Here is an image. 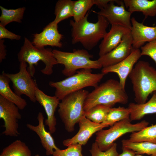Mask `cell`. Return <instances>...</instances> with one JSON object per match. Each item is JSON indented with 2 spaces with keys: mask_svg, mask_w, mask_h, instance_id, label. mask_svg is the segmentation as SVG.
Segmentation results:
<instances>
[{
  "mask_svg": "<svg viewBox=\"0 0 156 156\" xmlns=\"http://www.w3.org/2000/svg\"><path fill=\"white\" fill-rule=\"evenodd\" d=\"M140 49H133L129 55L121 62L113 65L102 68L101 73L105 75L110 73L117 74L119 78L120 84L125 90L126 79L135 65L141 57Z\"/></svg>",
  "mask_w": 156,
  "mask_h": 156,
  "instance_id": "obj_14",
  "label": "cell"
},
{
  "mask_svg": "<svg viewBox=\"0 0 156 156\" xmlns=\"http://www.w3.org/2000/svg\"><path fill=\"white\" fill-rule=\"evenodd\" d=\"M34 156H39L38 154H36Z\"/></svg>",
  "mask_w": 156,
  "mask_h": 156,
  "instance_id": "obj_39",
  "label": "cell"
},
{
  "mask_svg": "<svg viewBox=\"0 0 156 156\" xmlns=\"http://www.w3.org/2000/svg\"><path fill=\"white\" fill-rule=\"evenodd\" d=\"M78 123V132L72 138L63 140L62 143L64 146L68 147L76 144L84 145L93 134L105 127L110 126L109 124L93 122L85 116L80 120Z\"/></svg>",
  "mask_w": 156,
  "mask_h": 156,
  "instance_id": "obj_13",
  "label": "cell"
},
{
  "mask_svg": "<svg viewBox=\"0 0 156 156\" xmlns=\"http://www.w3.org/2000/svg\"><path fill=\"white\" fill-rule=\"evenodd\" d=\"M19 108L14 103L0 95V118L4 122L5 129L2 134L7 136L18 137V121L22 118Z\"/></svg>",
  "mask_w": 156,
  "mask_h": 156,
  "instance_id": "obj_10",
  "label": "cell"
},
{
  "mask_svg": "<svg viewBox=\"0 0 156 156\" xmlns=\"http://www.w3.org/2000/svg\"><path fill=\"white\" fill-rule=\"evenodd\" d=\"M37 119L38 124L36 126L29 123L26 124L27 127L36 133L40 138L42 146L46 150L47 156L52 155L54 151L60 149L55 144L51 133L46 131L44 122V117L41 112L38 113Z\"/></svg>",
  "mask_w": 156,
  "mask_h": 156,
  "instance_id": "obj_19",
  "label": "cell"
},
{
  "mask_svg": "<svg viewBox=\"0 0 156 156\" xmlns=\"http://www.w3.org/2000/svg\"><path fill=\"white\" fill-rule=\"evenodd\" d=\"M122 152L117 156H135L136 155L133 151L126 147H122Z\"/></svg>",
  "mask_w": 156,
  "mask_h": 156,
  "instance_id": "obj_36",
  "label": "cell"
},
{
  "mask_svg": "<svg viewBox=\"0 0 156 156\" xmlns=\"http://www.w3.org/2000/svg\"><path fill=\"white\" fill-rule=\"evenodd\" d=\"M94 0H78L74 1L73 20L78 22L86 16L89 10L94 5Z\"/></svg>",
  "mask_w": 156,
  "mask_h": 156,
  "instance_id": "obj_30",
  "label": "cell"
},
{
  "mask_svg": "<svg viewBox=\"0 0 156 156\" xmlns=\"http://www.w3.org/2000/svg\"><path fill=\"white\" fill-rule=\"evenodd\" d=\"M27 64L25 62H20L19 72L15 74L6 73L4 71L2 74L8 77L12 84L14 92L21 96L24 94L32 102H36L35 96L36 83L27 69Z\"/></svg>",
  "mask_w": 156,
  "mask_h": 156,
  "instance_id": "obj_9",
  "label": "cell"
},
{
  "mask_svg": "<svg viewBox=\"0 0 156 156\" xmlns=\"http://www.w3.org/2000/svg\"><path fill=\"white\" fill-rule=\"evenodd\" d=\"M115 1L116 0H112L100 11H94V12L104 17L111 25H119L131 30L132 14L125 9L123 2L120 5H117L114 4Z\"/></svg>",
  "mask_w": 156,
  "mask_h": 156,
  "instance_id": "obj_11",
  "label": "cell"
},
{
  "mask_svg": "<svg viewBox=\"0 0 156 156\" xmlns=\"http://www.w3.org/2000/svg\"><path fill=\"white\" fill-rule=\"evenodd\" d=\"M94 4L100 10L104 8L112 0H94Z\"/></svg>",
  "mask_w": 156,
  "mask_h": 156,
  "instance_id": "obj_37",
  "label": "cell"
},
{
  "mask_svg": "<svg viewBox=\"0 0 156 156\" xmlns=\"http://www.w3.org/2000/svg\"><path fill=\"white\" fill-rule=\"evenodd\" d=\"M109 31L103 38L99 46V57L109 52L120 43L123 38L131 30L126 27L117 25H113Z\"/></svg>",
  "mask_w": 156,
  "mask_h": 156,
  "instance_id": "obj_18",
  "label": "cell"
},
{
  "mask_svg": "<svg viewBox=\"0 0 156 156\" xmlns=\"http://www.w3.org/2000/svg\"><path fill=\"white\" fill-rule=\"evenodd\" d=\"M128 96L121 87L119 81L110 79L95 88L87 95L83 108L87 111L98 105H109L112 107L117 103H127Z\"/></svg>",
  "mask_w": 156,
  "mask_h": 156,
  "instance_id": "obj_2",
  "label": "cell"
},
{
  "mask_svg": "<svg viewBox=\"0 0 156 156\" xmlns=\"http://www.w3.org/2000/svg\"><path fill=\"white\" fill-rule=\"evenodd\" d=\"M128 139L133 142H147L156 144V124L132 133Z\"/></svg>",
  "mask_w": 156,
  "mask_h": 156,
  "instance_id": "obj_26",
  "label": "cell"
},
{
  "mask_svg": "<svg viewBox=\"0 0 156 156\" xmlns=\"http://www.w3.org/2000/svg\"><path fill=\"white\" fill-rule=\"evenodd\" d=\"M128 107L130 111L131 121L139 120L147 114L156 113V91L147 102L141 104L131 102Z\"/></svg>",
  "mask_w": 156,
  "mask_h": 156,
  "instance_id": "obj_20",
  "label": "cell"
},
{
  "mask_svg": "<svg viewBox=\"0 0 156 156\" xmlns=\"http://www.w3.org/2000/svg\"><path fill=\"white\" fill-rule=\"evenodd\" d=\"M17 57L20 62H24L28 64L27 69L32 77L35 73L34 65H37L39 61H41L45 64L44 68L41 70V72L46 75L52 74L54 66L57 64L53 50L37 48L25 37L23 45L17 54Z\"/></svg>",
  "mask_w": 156,
  "mask_h": 156,
  "instance_id": "obj_6",
  "label": "cell"
},
{
  "mask_svg": "<svg viewBox=\"0 0 156 156\" xmlns=\"http://www.w3.org/2000/svg\"><path fill=\"white\" fill-rule=\"evenodd\" d=\"M89 93L82 89L68 94L60 103L58 113L68 132L73 131L75 125L85 116L84 104Z\"/></svg>",
  "mask_w": 156,
  "mask_h": 156,
  "instance_id": "obj_5",
  "label": "cell"
},
{
  "mask_svg": "<svg viewBox=\"0 0 156 156\" xmlns=\"http://www.w3.org/2000/svg\"><path fill=\"white\" fill-rule=\"evenodd\" d=\"M140 49L141 56L150 57L156 64V40L146 43L140 48Z\"/></svg>",
  "mask_w": 156,
  "mask_h": 156,
  "instance_id": "obj_33",
  "label": "cell"
},
{
  "mask_svg": "<svg viewBox=\"0 0 156 156\" xmlns=\"http://www.w3.org/2000/svg\"><path fill=\"white\" fill-rule=\"evenodd\" d=\"M131 31L124 36L118 45L113 50L97 60L102 68L115 64L128 57L133 50Z\"/></svg>",
  "mask_w": 156,
  "mask_h": 156,
  "instance_id": "obj_12",
  "label": "cell"
},
{
  "mask_svg": "<svg viewBox=\"0 0 156 156\" xmlns=\"http://www.w3.org/2000/svg\"><path fill=\"white\" fill-rule=\"evenodd\" d=\"M131 33L132 38V47L140 49L146 42L156 40V26L150 27L138 21L134 17L131 19Z\"/></svg>",
  "mask_w": 156,
  "mask_h": 156,
  "instance_id": "obj_17",
  "label": "cell"
},
{
  "mask_svg": "<svg viewBox=\"0 0 156 156\" xmlns=\"http://www.w3.org/2000/svg\"><path fill=\"white\" fill-rule=\"evenodd\" d=\"M102 73H93L91 69H82L74 75L57 82L50 81L49 85L55 88V96L61 100L68 94L88 87L94 88L103 77Z\"/></svg>",
  "mask_w": 156,
  "mask_h": 156,
  "instance_id": "obj_4",
  "label": "cell"
},
{
  "mask_svg": "<svg viewBox=\"0 0 156 156\" xmlns=\"http://www.w3.org/2000/svg\"><path fill=\"white\" fill-rule=\"evenodd\" d=\"M89 11L86 16L78 22L71 20V36L73 44L80 43L86 50L94 48L103 39L107 33L109 23L103 16L98 15V21L95 23L88 20Z\"/></svg>",
  "mask_w": 156,
  "mask_h": 156,
  "instance_id": "obj_1",
  "label": "cell"
},
{
  "mask_svg": "<svg viewBox=\"0 0 156 156\" xmlns=\"http://www.w3.org/2000/svg\"><path fill=\"white\" fill-rule=\"evenodd\" d=\"M136 103L146 102L150 94L156 91V69L148 62L138 61L129 75Z\"/></svg>",
  "mask_w": 156,
  "mask_h": 156,
  "instance_id": "obj_3",
  "label": "cell"
},
{
  "mask_svg": "<svg viewBox=\"0 0 156 156\" xmlns=\"http://www.w3.org/2000/svg\"><path fill=\"white\" fill-rule=\"evenodd\" d=\"M4 38L18 40L21 39V36L9 31L5 27L0 25V40Z\"/></svg>",
  "mask_w": 156,
  "mask_h": 156,
  "instance_id": "obj_34",
  "label": "cell"
},
{
  "mask_svg": "<svg viewBox=\"0 0 156 156\" xmlns=\"http://www.w3.org/2000/svg\"><path fill=\"white\" fill-rule=\"evenodd\" d=\"M57 63L64 65L62 74L69 77L74 75L79 69H99L102 68L98 60H92L93 55L85 49L75 50L72 52L53 50Z\"/></svg>",
  "mask_w": 156,
  "mask_h": 156,
  "instance_id": "obj_7",
  "label": "cell"
},
{
  "mask_svg": "<svg viewBox=\"0 0 156 156\" xmlns=\"http://www.w3.org/2000/svg\"><path fill=\"white\" fill-rule=\"evenodd\" d=\"M74 1L59 0L56 3L54 14L55 18L53 21L58 24L61 21L73 16Z\"/></svg>",
  "mask_w": 156,
  "mask_h": 156,
  "instance_id": "obj_24",
  "label": "cell"
},
{
  "mask_svg": "<svg viewBox=\"0 0 156 156\" xmlns=\"http://www.w3.org/2000/svg\"><path fill=\"white\" fill-rule=\"evenodd\" d=\"M31 152L25 143L16 140L4 148L0 156H31Z\"/></svg>",
  "mask_w": 156,
  "mask_h": 156,
  "instance_id": "obj_27",
  "label": "cell"
},
{
  "mask_svg": "<svg viewBox=\"0 0 156 156\" xmlns=\"http://www.w3.org/2000/svg\"><path fill=\"white\" fill-rule=\"evenodd\" d=\"M1 14L0 25L4 27L12 22H22L26 8L22 7L16 9H7L0 6Z\"/></svg>",
  "mask_w": 156,
  "mask_h": 156,
  "instance_id": "obj_25",
  "label": "cell"
},
{
  "mask_svg": "<svg viewBox=\"0 0 156 156\" xmlns=\"http://www.w3.org/2000/svg\"><path fill=\"white\" fill-rule=\"evenodd\" d=\"M10 80L2 74L0 75V95L14 103L20 110L23 109L27 103L26 100L13 92L9 86Z\"/></svg>",
  "mask_w": 156,
  "mask_h": 156,
  "instance_id": "obj_22",
  "label": "cell"
},
{
  "mask_svg": "<svg viewBox=\"0 0 156 156\" xmlns=\"http://www.w3.org/2000/svg\"><path fill=\"white\" fill-rule=\"evenodd\" d=\"M125 6L131 14L141 12L145 16H154L156 15V0H124Z\"/></svg>",
  "mask_w": 156,
  "mask_h": 156,
  "instance_id": "obj_21",
  "label": "cell"
},
{
  "mask_svg": "<svg viewBox=\"0 0 156 156\" xmlns=\"http://www.w3.org/2000/svg\"><path fill=\"white\" fill-rule=\"evenodd\" d=\"M82 145L76 144L70 145L64 149L54 151L52 156H83Z\"/></svg>",
  "mask_w": 156,
  "mask_h": 156,
  "instance_id": "obj_31",
  "label": "cell"
},
{
  "mask_svg": "<svg viewBox=\"0 0 156 156\" xmlns=\"http://www.w3.org/2000/svg\"><path fill=\"white\" fill-rule=\"evenodd\" d=\"M130 119L115 123L109 129H102L96 133L95 142L103 151L109 149L117 139L129 133L138 132L148 126L149 122L145 120L132 124Z\"/></svg>",
  "mask_w": 156,
  "mask_h": 156,
  "instance_id": "obj_8",
  "label": "cell"
},
{
  "mask_svg": "<svg viewBox=\"0 0 156 156\" xmlns=\"http://www.w3.org/2000/svg\"><path fill=\"white\" fill-rule=\"evenodd\" d=\"M4 40H0V62L5 58L6 55V51L5 47L4 44Z\"/></svg>",
  "mask_w": 156,
  "mask_h": 156,
  "instance_id": "obj_35",
  "label": "cell"
},
{
  "mask_svg": "<svg viewBox=\"0 0 156 156\" xmlns=\"http://www.w3.org/2000/svg\"><path fill=\"white\" fill-rule=\"evenodd\" d=\"M111 106L103 105H96L85 112V116L92 122L102 123L105 119Z\"/></svg>",
  "mask_w": 156,
  "mask_h": 156,
  "instance_id": "obj_29",
  "label": "cell"
},
{
  "mask_svg": "<svg viewBox=\"0 0 156 156\" xmlns=\"http://www.w3.org/2000/svg\"><path fill=\"white\" fill-rule=\"evenodd\" d=\"M130 112L128 107L120 106L117 107H111L102 123L109 124L111 126L116 122L130 119Z\"/></svg>",
  "mask_w": 156,
  "mask_h": 156,
  "instance_id": "obj_28",
  "label": "cell"
},
{
  "mask_svg": "<svg viewBox=\"0 0 156 156\" xmlns=\"http://www.w3.org/2000/svg\"><path fill=\"white\" fill-rule=\"evenodd\" d=\"M34 38L32 42L36 47L44 48L49 46L61 48L62 44L61 42L63 36L58 29V24L52 21L49 23L39 33L33 34Z\"/></svg>",
  "mask_w": 156,
  "mask_h": 156,
  "instance_id": "obj_16",
  "label": "cell"
},
{
  "mask_svg": "<svg viewBox=\"0 0 156 156\" xmlns=\"http://www.w3.org/2000/svg\"><path fill=\"white\" fill-rule=\"evenodd\" d=\"M90 151L91 156H117L118 155L117 151V144L115 142L109 149L103 151L99 149L95 142L92 144Z\"/></svg>",
  "mask_w": 156,
  "mask_h": 156,
  "instance_id": "obj_32",
  "label": "cell"
},
{
  "mask_svg": "<svg viewBox=\"0 0 156 156\" xmlns=\"http://www.w3.org/2000/svg\"><path fill=\"white\" fill-rule=\"evenodd\" d=\"M35 96L38 101L44 108L47 116L45 125L49 128V132L53 134L56 130V120L55 114L60 103V100L55 96H50L44 93L38 87L36 88Z\"/></svg>",
  "mask_w": 156,
  "mask_h": 156,
  "instance_id": "obj_15",
  "label": "cell"
},
{
  "mask_svg": "<svg viewBox=\"0 0 156 156\" xmlns=\"http://www.w3.org/2000/svg\"><path fill=\"white\" fill-rule=\"evenodd\" d=\"M135 156H143L141 155H136ZM150 156H153L151 155Z\"/></svg>",
  "mask_w": 156,
  "mask_h": 156,
  "instance_id": "obj_38",
  "label": "cell"
},
{
  "mask_svg": "<svg viewBox=\"0 0 156 156\" xmlns=\"http://www.w3.org/2000/svg\"><path fill=\"white\" fill-rule=\"evenodd\" d=\"M122 145L134 151L136 155L146 154L156 156V144L143 142H133L129 139L121 141Z\"/></svg>",
  "mask_w": 156,
  "mask_h": 156,
  "instance_id": "obj_23",
  "label": "cell"
}]
</instances>
